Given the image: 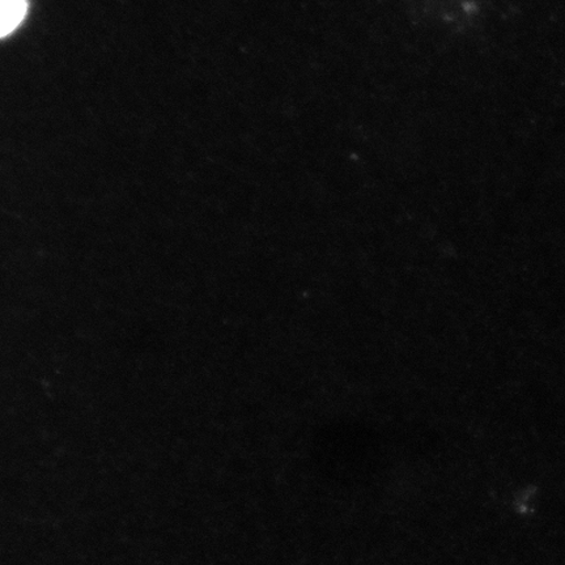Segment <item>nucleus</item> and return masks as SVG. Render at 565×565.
<instances>
[{"label":"nucleus","instance_id":"nucleus-1","mask_svg":"<svg viewBox=\"0 0 565 565\" xmlns=\"http://www.w3.org/2000/svg\"><path fill=\"white\" fill-rule=\"evenodd\" d=\"M25 13V0H0V39L15 31Z\"/></svg>","mask_w":565,"mask_h":565}]
</instances>
